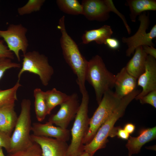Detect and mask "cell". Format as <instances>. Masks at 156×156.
Returning a JSON list of instances; mask_svg holds the SVG:
<instances>
[{"label": "cell", "instance_id": "3957f363", "mask_svg": "<svg viewBox=\"0 0 156 156\" xmlns=\"http://www.w3.org/2000/svg\"><path fill=\"white\" fill-rule=\"evenodd\" d=\"M115 76L107 70L99 55H96L88 61L86 81L93 88L98 104L104 94L114 87Z\"/></svg>", "mask_w": 156, "mask_h": 156}, {"label": "cell", "instance_id": "1f68e13d", "mask_svg": "<svg viewBox=\"0 0 156 156\" xmlns=\"http://www.w3.org/2000/svg\"><path fill=\"white\" fill-rule=\"evenodd\" d=\"M116 135L120 138L123 140H127L129 137V134L124 129L120 128L115 129V135Z\"/></svg>", "mask_w": 156, "mask_h": 156}, {"label": "cell", "instance_id": "74e56055", "mask_svg": "<svg viewBox=\"0 0 156 156\" xmlns=\"http://www.w3.org/2000/svg\"><path fill=\"white\" fill-rule=\"evenodd\" d=\"M0 58H1V57H0Z\"/></svg>", "mask_w": 156, "mask_h": 156}, {"label": "cell", "instance_id": "cb8c5ba5", "mask_svg": "<svg viewBox=\"0 0 156 156\" xmlns=\"http://www.w3.org/2000/svg\"><path fill=\"white\" fill-rule=\"evenodd\" d=\"M21 86L20 81L18 80L12 87L5 90L0 89V107L11 103L17 100V92Z\"/></svg>", "mask_w": 156, "mask_h": 156}, {"label": "cell", "instance_id": "6da1fadb", "mask_svg": "<svg viewBox=\"0 0 156 156\" xmlns=\"http://www.w3.org/2000/svg\"><path fill=\"white\" fill-rule=\"evenodd\" d=\"M65 18V16H63L60 19L57 27L61 34L60 45L66 62L77 76V83L82 94L87 91L85 82L88 61L82 55L76 43L67 33Z\"/></svg>", "mask_w": 156, "mask_h": 156}, {"label": "cell", "instance_id": "4fadbf2b", "mask_svg": "<svg viewBox=\"0 0 156 156\" xmlns=\"http://www.w3.org/2000/svg\"><path fill=\"white\" fill-rule=\"evenodd\" d=\"M31 138L33 142L40 146L43 156H66L68 146L66 142L33 134Z\"/></svg>", "mask_w": 156, "mask_h": 156}, {"label": "cell", "instance_id": "836d02e7", "mask_svg": "<svg viewBox=\"0 0 156 156\" xmlns=\"http://www.w3.org/2000/svg\"><path fill=\"white\" fill-rule=\"evenodd\" d=\"M135 129L134 125L132 123H128L126 124L124 129L129 134H132L134 131Z\"/></svg>", "mask_w": 156, "mask_h": 156}, {"label": "cell", "instance_id": "8992f818", "mask_svg": "<svg viewBox=\"0 0 156 156\" xmlns=\"http://www.w3.org/2000/svg\"><path fill=\"white\" fill-rule=\"evenodd\" d=\"M121 99L111 90L104 94L98 107L90 119L89 129L83 141L84 145L91 141L99 128L118 106Z\"/></svg>", "mask_w": 156, "mask_h": 156}, {"label": "cell", "instance_id": "d6a6232c", "mask_svg": "<svg viewBox=\"0 0 156 156\" xmlns=\"http://www.w3.org/2000/svg\"><path fill=\"white\" fill-rule=\"evenodd\" d=\"M144 52L147 55L156 59V49L154 47L148 45L142 46Z\"/></svg>", "mask_w": 156, "mask_h": 156}, {"label": "cell", "instance_id": "9a60e30c", "mask_svg": "<svg viewBox=\"0 0 156 156\" xmlns=\"http://www.w3.org/2000/svg\"><path fill=\"white\" fill-rule=\"evenodd\" d=\"M137 85V79L129 74L124 67L115 75L114 93L121 99L135 90Z\"/></svg>", "mask_w": 156, "mask_h": 156}, {"label": "cell", "instance_id": "8fae6325", "mask_svg": "<svg viewBox=\"0 0 156 156\" xmlns=\"http://www.w3.org/2000/svg\"><path fill=\"white\" fill-rule=\"evenodd\" d=\"M80 105L77 94L73 93L60 105L58 111L50 116L48 122L62 128L67 129L70 122L75 118Z\"/></svg>", "mask_w": 156, "mask_h": 156}, {"label": "cell", "instance_id": "f546056e", "mask_svg": "<svg viewBox=\"0 0 156 156\" xmlns=\"http://www.w3.org/2000/svg\"><path fill=\"white\" fill-rule=\"evenodd\" d=\"M14 57V53L4 44L3 41L0 39V57L8 58L12 60Z\"/></svg>", "mask_w": 156, "mask_h": 156}, {"label": "cell", "instance_id": "f1b7e54d", "mask_svg": "<svg viewBox=\"0 0 156 156\" xmlns=\"http://www.w3.org/2000/svg\"><path fill=\"white\" fill-rule=\"evenodd\" d=\"M10 144L11 136L0 130V147L4 148L8 153Z\"/></svg>", "mask_w": 156, "mask_h": 156}, {"label": "cell", "instance_id": "ac0fdd59", "mask_svg": "<svg viewBox=\"0 0 156 156\" xmlns=\"http://www.w3.org/2000/svg\"><path fill=\"white\" fill-rule=\"evenodd\" d=\"M133 54L125 67L129 74L137 79L144 71L148 55L144 52L142 46L137 47Z\"/></svg>", "mask_w": 156, "mask_h": 156}, {"label": "cell", "instance_id": "e575fe53", "mask_svg": "<svg viewBox=\"0 0 156 156\" xmlns=\"http://www.w3.org/2000/svg\"><path fill=\"white\" fill-rule=\"evenodd\" d=\"M77 156H89L88 154L85 151Z\"/></svg>", "mask_w": 156, "mask_h": 156}, {"label": "cell", "instance_id": "484cf974", "mask_svg": "<svg viewBox=\"0 0 156 156\" xmlns=\"http://www.w3.org/2000/svg\"><path fill=\"white\" fill-rule=\"evenodd\" d=\"M6 156H43L40 145L34 142L30 146L13 153H8Z\"/></svg>", "mask_w": 156, "mask_h": 156}, {"label": "cell", "instance_id": "ffe728a7", "mask_svg": "<svg viewBox=\"0 0 156 156\" xmlns=\"http://www.w3.org/2000/svg\"><path fill=\"white\" fill-rule=\"evenodd\" d=\"M126 4L129 8L130 18L133 22H135L137 16L142 12L156 10V1L155 0H127Z\"/></svg>", "mask_w": 156, "mask_h": 156}, {"label": "cell", "instance_id": "52a82bcc", "mask_svg": "<svg viewBox=\"0 0 156 156\" xmlns=\"http://www.w3.org/2000/svg\"><path fill=\"white\" fill-rule=\"evenodd\" d=\"M23 57L22 68L18 75V80H20L24 72H28L38 76L42 85H48L54 70L47 57L36 51L27 52Z\"/></svg>", "mask_w": 156, "mask_h": 156}, {"label": "cell", "instance_id": "83f0119b", "mask_svg": "<svg viewBox=\"0 0 156 156\" xmlns=\"http://www.w3.org/2000/svg\"><path fill=\"white\" fill-rule=\"evenodd\" d=\"M139 100L141 104H148L156 108V90L148 93Z\"/></svg>", "mask_w": 156, "mask_h": 156}, {"label": "cell", "instance_id": "e0dca14e", "mask_svg": "<svg viewBox=\"0 0 156 156\" xmlns=\"http://www.w3.org/2000/svg\"><path fill=\"white\" fill-rule=\"evenodd\" d=\"M14 106V103L0 107V130L10 136L18 117Z\"/></svg>", "mask_w": 156, "mask_h": 156}, {"label": "cell", "instance_id": "5b68a950", "mask_svg": "<svg viewBox=\"0 0 156 156\" xmlns=\"http://www.w3.org/2000/svg\"><path fill=\"white\" fill-rule=\"evenodd\" d=\"M31 103L28 99H23L21 103V111L12 135L8 153H13L26 148L34 143L30 132L32 125L31 116Z\"/></svg>", "mask_w": 156, "mask_h": 156}, {"label": "cell", "instance_id": "ba28073f", "mask_svg": "<svg viewBox=\"0 0 156 156\" xmlns=\"http://www.w3.org/2000/svg\"><path fill=\"white\" fill-rule=\"evenodd\" d=\"M83 15L88 20L102 22L109 18L110 12H113L122 20L127 30L130 27L124 16L116 9L112 0H83L81 3Z\"/></svg>", "mask_w": 156, "mask_h": 156}, {"label": "cell", "instance_id": "d6986e66", "mask_svg": "<svg viewBox=\"0 0 156 156\" xmlns=\"http://www.w3.org/2000/svg\"><path fill=\"white\" fill-rule=\"evenodd\" d=\"M113 31L110 26L104 25L99 28L85 31L81 39L84 44L95 41L98 44H105L106 40L111 37Z\"/></svg>", "mask_w": 156, "mask_h": 156}, {"label": "cell", "instance_id": "44dd1931", "mask_svg": "<svg viewBox=\"0 0 156 156\" xmlns=\"http://www.w3.org/2000/svg\"><path fill=\"white\" fill-rule=\"evenodd\" d=\"M35 99L34 107L36 118L39 122L43 121L49 114L44 97V92L37 88L33 92Z\"/></svg>", "mask_w": 156, "mask_h": 156}, {"label": "cell", "instance_id": "9c48e42d", "mask_svg": "<svg viewBox=\"0 0 156 156\" xmlns=\"http://www.w3.org/2000/svg\"><path fill=\"white\" fill-rule=\"evenodd\" d=\"M140 21L139 27L133 35L129 37H123L122 42L128 47L126 54L130 57L134 53L135 49L140 46L148 45L154 47L153 40L156 37V25H155L150 31L147 32L150 23L149 13L145 12L140 14L138 17Z\"/></svg>", "mask_w": 156, "mask_h": 156}, {"label": "cell", "instance_id": "30bf717a", "mask_svg": "<svg viewBox=\"0 0 156 156\" xmlns=\"http://www.w3.org/2000/svg\"><path fill=\"white\" fill-rule=\"evenodd\" d=\"M28 29L21 24H10L5 30H0V37L3 38L9 49L21 61L19 53L27 52L29 45L26 36Z\"/></svg>", "mask_w": 156, "mask_h": 156}, {"label": "cell", "instance_id": "4dcf8cb0", "mask_svg": "<svg viewBox=\"0 0 156 156\" xmlns=\"http://www.w3.org/2000/svg\"><path fill=\"white\" fill-rule=\"evenodd\" d=\"M109 48L113 50L118 49L120 46L119 41L116 38L110 37L106 39L105 44Z\"/></svg>", "mask_w": 156, "mask_h": 156}, {"label": "cell", "instance_id": "7a4b0ae2", "mask_svg": "<svg viewBox=\"0 0 156 156\" xmlns=\"http://www.w3.org/2000/svg\"><path fill=\"white\" fill-rule=\"evenodd\" d=\"M140 92L135 89L122 98L118 106L99 128L91 141L84 145V151L89 156H93L97 151L105 146L107 138L110 136L115 123L123 116L128 105Z\"/></svg>", "mask_w": 156, "mask_h": 156}, {"label": "cell", "instance_id": "7402d4cb", "mask_svg": "<svg viewBox=\"0 0 156 156\" xmlns=\"http://www.w3.org/2000/svg\"><path fill=\"white\" fill-rule=\"evenodd\" d=\"M69 96V95L55 88L44 92L45 99L49 114L54 108L65 101Z\"/></svg>", "mask_w": 156, "mask_h": 156}, {"label": "cell", "instance_id": "d590c367", "mask_svg": "<svg viewBox=\"0 0 156 156\" xmlns=\"http://www.w3.org/2000/svg\"><path fill=\"white\" fill-rule=\"evenodd\" d=\"M0 156H5L3 153L2 148L0 147Z\"/></svg>", "mask_w": 156, "mask_h": 156}, {"label": "cell", "instance_id": "603a6c76", "mask_svg": "<svg viewBox=\"0 0 156 156\" xmlns=\"http://www.w3.org/2000/svg\"><path fill=\"white\" fill-rule=\"evenodd\" d=\"M56 3L59 9L64 13L70 15H83L82 6L77 0H57Z\"/></svg>", "mask_w": 156, "mask_h": 156}, {"label": "cell", "instance_id": "d4e9b609", "mask_svg": "<svg viewBox=\"0 0 156 156\" xmlns=\"http://www.w3.org/2000/svg\"><path fill=\"white\" fill-rule=\"evenodd\" d=\"M45 1V0H29L24 5L18 8V13L20 16H23L38 12Z\"/></svg>", "mask_w": 156, "mask_h": 156}, {"label": "cell", "instance_id": "7c38bea8", "mask_svg": "<svg viewBox=\"0 0 156 156\" xmlns=\"http://www.w3.org/2000/svg\"><path fill=\"white\" fill-rule=\"evenodd\" d=\"M137 85L142 90L135 97L139 100L148 93L156 90V60L153 57L148 55L146 61L144 72L138 78Z\"/></svg>", "mask_w": 156, "mask_h": 156}, {"label": "cell", "instance_id": "5bb4252c", "mask_svg": "<svg viewBox=\"0 0 156 156\" xmlns=\"http://www.w3.org/2000/svg\"><path fill=\"white\" fill-rule=\"evenodd\" d=\"M32 134L38 136L53 137L58 140L66 142L70 138V132L67 129L56 127L49 122L44 124L34 122L31 126Z\"/></svg>", "mask_w": 156, "mask_h": 156}, {"label": "cell", "instance_id": "8d00e7d4", "mask_svg": "<svg viewBox=\"0 0 156 156\" xmlns=\"http://www.w3.org/2000/svg\"><path fill=\"white\" fill-rule=\"evenodd\" d=\"M131 155L130 154H129V155H128V156H131Z\"/></svg>", "mask_w": 156, "mask_h": 156}, {"label": "cell", "instance_id": "277c9868", "mask_svg": "<svg viewBox=\"0 0 156 156\" xmlns=\"http://www.w3.org/2000/svg\"><path fill=\"white\" fill-rule=\"evenodd\" d=\"M82 95L81 101L71 130L72 140L66 156H77L84 151L83 141L88 131L90 119L88 115L89 96L87 91Z\"/></svg>", "mask_w": 156, "mask_h": 156}, {"label": "cell", "instance_id": "4316f807", "mask_svg": "<svg viewBox=\"0 0 156 156\" xmlns=\"http://www.w3.org/2000/svg\"><path fill=\"white\" fill-rule=\"evenodd\" d=\"M20 64L13 62L12 60L8 58H0V80L3 76L6 71L12 68H20Z\"/></svg>", "mask_w": 156, "mask_h": 156}, {"label": "cell", "instance_id": "2e32d148", "mask_svg": "<svg viewBox=\"0 0 156 156\" xmlns=\"http://www.w3.org/2000/svg\"><path fill=\"white\" fill-rule=\"evenodd\" d=\"M156 137V127L142 130L137 137L130 136L126 145L129 154H138L142 147L146 143L155 139Z\"/></svg>", "mask_w": 156, "mask_h": 156}]
</instances>
